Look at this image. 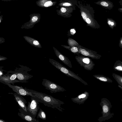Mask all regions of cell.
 I'll return each instance as SVG.
<instances>
[{
	"label": "cell",
	"instance_id": "cell-1",
	"mask_svg": "<svg viewBox=\"0 0 122 122\" xmlns=\"http://www.w3.org/2000/svg\"><path fill=\"white\" fill-rule=\"evenodd\" d=\"M26 89L40 99L42 102V103L45 106L53 109H57L62 112L65 110L64 109L61 107V105L65 104L63 102L55 98L50 95L32 90Z\"/></svg>",
	"mask_w": 122,
	"mask_h": 122
},
{
	"label": "cell",
	"instance_id": "cell-2",
	"mask_svg": "<svg viewBox=\"0 0 122 122\" xmlns=\"http://www.w3.org/2000/svg\"><path fill=\"white\" fill-rule=\"evenodd\" d=\"M100 105L102 107V111L101 112L102 116L99 117L97 120L99 122L108 120L112 118L114 113H111V109L112 105L110 101L107 99L102 98Z\"/></svg>",
	"mask_w": 122,
	"mask_h": 122
},
{
	"label": "cell",
	"instance_id": "cell-3",
	"mask_svg": "<svg viewBox=\"0 0 122 122\" xmlns=\"http://www.w3.org/2000/svg\"><path fill=\"white\" fill-rule=\"evenodd\" d=\"M49 61L54 67L68 76L71 77L78 80L86 86L88 85V83L81 77L58 62L51 59H49Z\"/></svg>",
	"mask_w": 122,
	"mask_h": 122
},
{
	"label": "cell",
	"instance_id": "cell-4",
	"mask_svg": "<svg viewBox=\"0 0 122 122\" xmlns=\"http://www.w3.org/2000/svg\"><path fill=\"white\" fill-rule=\"evenodd\" d=\"M30 102H28L27 110L28 113L35 118L40 108L39 107V103H42L41 100L39 98L31 97Z\"/></svg>",
	"mask_w": 122,
	"mask_h": 122
},
{
	"label": "cell",
	"instance_id": "cell-5",
	"mask_svg": "<svg viewBox=\"0 0 122 122\" xmlns=\"http://www.w3.org/2000/svg\"><path fill=\"white\" fill-rule=\"evenodd\" d=\"M75 58L80 65L86 70H92L95 65L89 57L81 55L76 56Z\"/></svg>",
	"mask_w": 122,
	"mask_h": 122
},
{
	"label": "cell",
	"instance_id": "cell-6",
	"mask_svg": "<svg viewBox=\"0 0 122 122\" xmlns=\"http://www.w3.org/2000/svg\"><path fill=\"white\" fill-rule=\"evenodd\" d=\"M42 80V85L45 87L46 89L50 91L51 93L66 91V90L63 87L48 80L44 79Z\"/></svg>",
	"mask_w": 122,
	"mask_h": 122
},
{
	"label": "cell",
	"instance_id": "cell-7",
	"mask_svg": "<svg viewBox=\"0 0 122 122\" xmlns=\"http://www.w3.org/2000/svg\"><path fill=\"white\" fill-rule=\"evenodd\" d=\"M0 82L3 84L7 85L11 88L15 92L22 96H30V97L38 98L34 94L31 92L27 90L26 88H24L21 86H19L11 85L8 83L0 81Z\"/></svg>",
	"mask_w": 122,
	"mask_h": 122
},
{
	"label": "cell",
	"instance_id": "cell-8",
	"mask_svg": "<svg viewBox=\"0 0 122 122\" xmlns=\"http://www.w3.org/2000/svg\"><path fill=\"white\" fill-rule=\"evenodd\" d=\"M80 54L93 59H98L101 57V55L97 54V52L79 45L77 47Z\"/></svg>",
	"mask_w": 122,
	"mask_h": 122
},
{
	"label": "cell",
	"instance_id": "cell-9",
	"mask_svg": "<svg viewBox=\"0 0 122 122\" xmlns=\"http://www.w3.org/2000/svg\"><path fill=\"white\" fill-rule=\"evenodd\" d=\"M29 70L28 69H16L14 71L17 75L16 78L19 80L20 82L26 83L28 80L33 77V76L29 74L27 71Z\"/></svg>",
	"mask_w": 122,
	"mask_h": 122
},
{
	"label": "cell",
	"instance_id": "cell-10",
	"mask_svg": "<svg viewBox=\"0 0 122 122\" xmlns=\"http://www.w3.org/2000/svg\"><path fill=\"white\" fill-rule=\"evenodd\" d=\"M8 94L13 95L15 97L14 99L18 104L19 107L28 113L27 106L26 105L27 103V101L22 95L15 92L9 93Z\"/></svg>",
	"mask_w": 122,
	"mask_h": 122
},
{
	"label": "cell",
	"instance_id": "cell-11",
	"mask_svg": "<svg viewBox=\"0 0 122 122\" xmlns=\"http://www.w3.org/2000/svg\"><path fill=\"white\" fill-rule=\"evenodd\" d=\"M19 110L18 115L23 119L30 122H39L38 119H36L22 109L19 107Z\"/></svg>",
	"mask_w": 122,
	"mask_h": 122
},
{
	"label": "cell",
	"instance_id": "cell-12",
	"mask_svg": "<svg viewBox=\"0 0 122 122\" xmlns=\"http://www.w3.org/2000/svg\"><path fill=\"white\" fill-rule=\"evenodd\" d=\"M89 96V93L86 91L76 97L72 98L71 100L75 103L79 105L83 104L87 99Z\"/></svg>",
	"mask_w": 122,
	"mask_h": 122
},
{
	"label": "cell",
	"instance_id": "cell-13",
	"mask_svg": "<svg viewBox=\"0 0 122 122\" xmlns=\"http://www.w3.org/2000/svg\"><path fill=\"white\" fill-rule=\"evenodd\" d=\"M53 48L55 53L58 58L69 67L72 68V66L71 62L68 58L61 53L54 47H53Z\"/></svg>",
	"mask_w": 122,
	"mask_h": 122
},
{
	"label": "cell",
	"instance_id": "cell-14",
	"mask_svg": "<svg viewBox=\"0 0 122 122\" xmlns=\"http://www.w3.org/2000/svg\"><path fill=\"white\" fill-rule=\"evenodd\" d=\"M98 4L106 9L110 10L114 6L113 3L108 0H101L98 2Z\"/></svg>",
	"mask_w": 122,
	"mask_h": 122
},
{
	"label": "cell",
	"instance_id": "cell-15",
	"mask_svg": "<svg viewBox=\"0 0 122 122\" xmlns=\"http://www.w3.org/2000/svg\"><path fill=\"white\" fill-rule=\"evenodd\" d=\"M24 38L27 42L31 45L38 48H41L40 43L38 41L31 37L27 36H24Z\"/></svg>",
	"mask_w": 122,
	"mask_h": 122
},
{
	"label": "cell",
	"instance_id": "cell-16",
	"mask_svg": "<svg viewBox=\"0 0 122 122\" xmlns=\"http://www.w3.org/2000/svg\"><path fill=\"white\" fill-rule=\"evenodd\" d=\"M93 76L97 79L105 82L112 83V80L109 78L102 75H95Z\"/></svg>",
	"mask_w": 122,
	"mask_h": 122
},
{
	"label": "cell",
	"instance_id": "cell-17",
	"mask_svg": "<svg viewBox=\"0 0 122 122\" xmlns=\"http://www.w3.org/2000/svg\"><path fill=\"white\" fill-rule=\"evenodd\" d=\"M61 46L64 48L68 50L74 54L78 55L80 54L79 51L77 47L71 46L63 45H61Z\"/></svg>",
	"mask_w": 122,
	"mask_h": 122
},
{
	"label": "cell",
	"instance_id": "cell-18",
	"mask_svg": "<svg viewBox=\"0 0 122 122\" xmlns=\"http://www.w3.org/2000/svg\"><path fill=\"white\" fill-rule=\"evenodd\" d=\"M113 68L115 71L122 72V61L119 60L117 61L114 63Z\"/></svg>",
	"mask_w": 122,
	"mask_h": 122
},
{
	"label": "cell",
	"instance_id": "cell-19",
	"mask_svg": "<svg viewBox=\"0 0 122 122\" xmlns=\"http://www.w3.org/2000/svg\"><path fill=\"white\" fill-rule=\"evenodd\" d=\"M107 23L109 26L112 29L116 26L117 23L116 21L112 18H107Z\"/></svg>",
	"mask_w": 122,
	"mask_h": 122
},
{
	"label": "cell",
	"instance_id": "cell-20",
	"mask_svg": "<svg viewBox=\"0 0 122 122\" xmlns=\"http://www.w3.org/2000/svg\"><path fill=\"white\" fill-rule=\"evenodd\" d=\"M112 75L118 85L122 87V76L115 73H112Z\"/></svg>",
	"mask_w": 122,
	"mask_h": 122
},
{
	"label": "cell",
	"instance_id": "cell-21",
	"mask_svg": "<svg viewBox=\"0 0 122 122\" xmlns=\"http://www.w3.org/2000/svg\"><path fill=\"white\" fill-rule=\"evenodd\" d=\"M37 118H39L43 120H45L46 119V114L45 112L41 108H40L37 114Z\"/></svg>",
	"mask_w": 122,
	"mask_h": 122
},
{
	"label": "cell",
	"instance_id": "cell-22",
	"mask_svg": "<svg viewBox=\"0 0 122 122\" xmlns=\"http://www.w3.org/2000/svg\"><path fill=\"white\" fill-rule=\"evenodd\" d=\"M67 42L69 46H71L78 47L79 44L75 40L70 38H69Z\"/></svg>",
	"mask_w": 122,
	"mask_h": 122
},
{
	"label": "cell",
	"instance_id": "cell-23",
	"mask_svg": "<svg viewBox=\"0 0 122 122\" xmlns=\"http://www.w3.org/2000/svg\"><path fill=\"white\" fill-rule=\"evenodd\" d=\"M53 4L52 3L51 1H48L46 2L44 4L45 7H47L51 6Z\"/></svg>",
	"mask_w": 122,
	"mask_h": 122
},
{
	"label": "cell",
	"instance_id": "cell-24",
	"mask_svg": "<svg viewBox=\"0 0 122 122\" xmlns=\"http://www.w3.org/2000/svg\"><path fill=\"white\" fill-rule=\"evenodd\" d=\"M81 15L83 19L85 20L87 18L86 15V13L84 12H82L81 13Z\"/></svg>",
	"mask_w": 122,
	"mask_h": 122
},
{
	"label": "cell",
	"instance_id": "cell-25",
	"mask_svg": "<svg viewBox=\"0 0 122 122\" xmlns=\"http://www.w3.org/2000/svg\"><path fill=\"white\" fill-rule=\"evenodd\" d=\"M119 46L120 48H122V37L120 38L119 40Z\"/></svg>",
	"mask_w": 122,
	"mask_h": 122
},
{
	"label": "cell",
	"instance_id": "cell-26",
	"mask_svg": "<svg viewBox=\"0 0 122 122\" xmlns=\"http://www.w3.org/2000/svg\"><path fill=\"white\" fill-rule=\"evenodd\" d=\"M38 19V17L36 16L33 17L32 19V20L33 22L36 21Z\"/></svg>",
	"mask_w": 122,
	"mask_h": 122
},
{
	"label": "cell",
	"instance_id": "cell-27",
	"mask_svg": "<svg viewBox=\"0 0 122 122\" xmlns=\"http://www.w3.org/2000/svg\"><path fill=\"white\" fill-rule=\"evenodd\" d=\"M61 10L63 13H65L66 11V8L64 7H62L61 9Z\"/></svg>",
	"mask_w": 122,
	"mask_h": 122
},
{
	"label": "cell",
	"instance_id": "cell-28",
	"mask_svg": "<svg viewBox=\"0 0 122 122\" xmlns=\"http://www.w3.org/2000/svg\"><path fill=\"white\" fill-rule=\"evenodd\" d=\"M63 5L65 6H69L71 5V4L68 3H65L63 4Z\"/></svg>",
	"mask_w": 122,
	"mask_h": 122
},
{
	"label": "cell",
	"instance_id": "cell-29",
	"mask_svg": "<svg viewBox=\"0 0 122 122\" xmlns=\"http://www.w3.org/2000/svg\"><path fill=\"white\" fill-rule=\"evenodd\" d=\"M3 71H4L2 69H1V68L0 69V77L4 75L3 73Z\"/></svg>",
	"mask_w": 122,
	"mask_h": 122
},
{
	"label": "cell",
	"instance_id": "cell-30",
	"mask_svg": "<svg viewBox=\"0 0 122 122\" xmlns=\"http://www.w3.org/2000/svg\"><path fill=\"white\" fill-rule=\"evenodd\" d=\"M0 60L2 61V60H5L6 59H7V58L5 57H3V56H0Z\"/></svg>",
	"mask_w": 122,
	"mask_h": 122
},
{
	"label": "cell",
	"instance_id": "cell-31",
	"mask_svg": "<svg viewBox=\"0 0 122 122\" xmlns=\"http://www.w3.org/2000/svg\"><path fill=\"white\" fill-rule=\"evenodd\" d=\"M118 10L120 12L122 13V7L118 8Z\"/></svg>",
	"mask_w": 122,
	"mask_h": 122
},
{
	"label": "cell",
	"instance_id": "cell-32",
	"mask_svg": "<svg viewBox=\"0 0 122 122\" xmlns=\"http://www.w3.org/2000/svg\"><path fill=\"white\" fill-rule=\"evenodd\" d=\"M120 5L122 7V0H120L119 2Z\"/></svg>",
	"mask_w": 122,
	"mask_h": 122
},
{
	"label": "cell",
	"instance_id": "cell-33",
	"mask_svg": "<svg viewBox=\"0 0 122 122\" xmlns=\"http://www.w3.org/2000/svg\"><path fill=\"white\" fill-rule=\"evenodd\" d=\"M0 122H7L5 121L2 119H0Z\"/></svg>",
	"mask_w": 122,
	"mask_h": 122
},
{
	"label": "cell",
	"instance_id": "cell-34",
	"mask_svg": "<svg viewBox=\"0 0 122 122\" xmlns=\"http://www.w3.org/2000/svg\"><path fill=\"white\" fill-rule=\"evenodd\" d=\"M118 86L122 90V86H120L119 85H118Z\"/></svg>",
	"mask_w": 122,
	"mask_h": 122
},
{
	"label": "cell",
	"instance_id": "cell-35",
	"mask_svg": "<svg viewBox=\"0 0 122 122\" xmlns=\"http://www.w3.org/2000/svg\"><path fill=\"white\" fill-rule=\"evenodd\" d=\"M121 101L122 102V99H121Z\"/></svg>",
	"mask_w": 122,
	"mask_h": 122
}]
</instances>
